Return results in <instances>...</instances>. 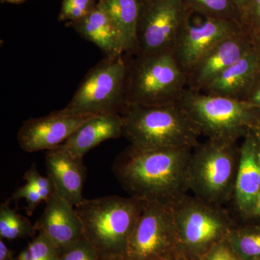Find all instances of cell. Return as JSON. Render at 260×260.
<instances>
[{"label":"cell","mask_w":260,"mask_h":260,"mask_svg":"<svg viewBox=\"0 0 260 260\" xmlns=\"http://www.w3.org/2000/svg\"><path fill=\"white\" fill-rule=\"evenodd\" d=\"M13 260H60V251L44 234L39 232Z\"/></svg>","instance_id":"cb8c5ba5"},{"label":"cell","mask_w":260,"mask_h":260,"mask_svg":"<svg viewBox=\"0 0 260 260\" xmlns=\"http://www.w3.org/2000/svg\"><path fill=\"white\" fill-rule=\"evenodd\" d=\"M242 22L247 30L260 28V0H251L243 13Z\"/></svg>","instance_id":"f546056e"},{"label":"cell","mask_w":260,"mask_h":260,"mask_svg":"<svg viewBox=\"0 0 260 260\" xmlns=\"http://www.w3.org/2000/svg\"><path fill=\"white\" fill-rule=\"evenodd\" d=\"M170 260H199L195 258L194 256L186 253V251L182 250L180 248H178L176 252L174 253L172 259Z\"/></svg>","instance_id":"836d02e7"},{"label":"cell","mask_w":260,"mask_h":260,"mask_svg":"<svg viewBox=\"0 0 260 260\" xmlns=\"http://www.w3.org/2000/svg\"><path fill=\"white\" fill-rule=\"evenodd\" d=\"M181 2L188 13L242 23V15L233 0H181Z\"/></svg>","instance_id":"7402d4cb"},{"label":"cell","mask_w":260,"mask_h":260,"mask_svg":"<svg viewBox=\"0 0 260 260\" xmlns=\"http://www.w3.org/2000/svg\"><path fill=\"white\" fill-rule=\"evenodd\" d=\"M116 260H124V259H116Z\"/></svg>","instance_id":"ab89813d"},{"label":"cell","mask_w":260,"mask_h":260,"mask_svg":"<svg viewBox=\"0 0 260 260\" xmlns=\"http://www.w3.org/2000/svg\"><path fill=\"white\" fill-rule=\"evenodd\" d=\"M23 179L26 182L35 186L40 191L44 202H47L51 195L55 192L54 185L49 177H43L38 170L35 164H32L28 170L24 174Z\"/></svg>","instance_id":"4316f807"},{"label":"cell","mask_w":260,"mask_h":260,"mask_svg":"<svg viewBox=\"0 0 260 260\" xmlns=\"http://www.w3.org/2000/svg\"><path fill=\"white\" fill-rule=\"evenodd\" d=\"M90 117L70 115L60 110L28 119L19 129L17 136L19 146L26 153L55 148L63 144Z\"/></svg>","instance_id":"7c38bea8"},{"label":"cell","mask_w":260,"mask_h":260,"mask_svg":"<svg viewBox=\"0 0 260 260\" xmlns=\"http://www.w3.org/2000/svg\"><path fill=\"white\" fill-rule=\"evenodd\" d=\"M199 260H242L237 254L229 239L219 242Z\"/></svg>","instance_id":"f1b7e54d"},{"label":"cell","mask_w":260,"mask_h":260,"mask_svg":"<svg viewBox=\"0 0 260 260\" xmlns=\"http://www.w3.org/2000/svg\"><path fill=\"white\" fill-rule=\"evenodd\" d=\"M47 177L56 194L73 206L80 204L86 177L83 158L75 156L62 145L48 150L45 157Z\"/></svg>","instance_id":"5bb4252c"},{"label":"cell","mask_w":260,"mask_h":260,"mask_svg":"<svg viewBox=\"0 0 260 260\" xmlns=\"http://www.w3.org/2000/svg\"><path fill=\"white\" fill-rule=\"evenodd\" d=\"M192 149H139L130 145L112 170L130 196L172 205L189 191L187 170Z\"/></svg>","instance_id":"6da1fadb"},{"label":"cell","mask_w":260,"mask_h":260,"mask_svg":"<svg viewBox=\"0 0 260 260\" xmlns=\"http://www.w3.org/2000/svg\"><path fill=\"white\" fill-rule=\"evenodd\" d=\"M196 15L198 16L194 18V15L186 11L185 18L172 51L186 74L219 42L246 29L239 22Z\"/></svg>","instance_id":"8fae6325"},{"label":"cell","mask_w":260,"mask_h":260,"mask_svg":"<svg viewBox=\"0 0 260 260\" xmlns=\"http://www.w3.org/2000/svg\"><path fill=\"white\" fill-rule=\"evenodd\" d=\"M121 135L123 128L121 115L93 116L61 145L75 156L83 158L85 154L103 142L117 139Z\"/></svg>","instance_id":"d6986e66"},{"label":"cell","mask_w":260,"mask_h":260,"mask_svg":"<svg viewBox=\"0 0 260 260\" xmlns=\"http://www.w3.org/2000/svg\"><path fill=\"white\" fill-rule=\"evenodd\" d=\"M98 0H62L59 21L73 23L85 18L97 6Z\"/></svg>","instance_id":"d4e9b609"},{"label":"cell","mask_w":260,"mask_h":260,"mask_svg":"<svg viewBox=\"0 0 260 260\" xmlns=\"http://www.w3.org/2000/svg\"><path fill=\"white\" fill-rule=\"evenodd\" d=\"M24 199L27 203L26 212L28 215H32L36 208L44 202V198L40 191L35 186L26 182L23 186H20L12 194L11 200H19Z\"/></svg>","instance_id":"83f0119b"},{"label":"cell","mask_w":260,"mask_h":260,"mask_svg":"<svg viewBox=\"0 0 260 260\" xmlns=\"http://www.w3.org/2000/svg\"><path fill=\"white\" fill-rule=\"evenodd\" d=\"M242 260H260V223L237 225L227 238Z\"/></svg>","instance_id":"44dd1931"},{"label":"cell","mask_w":260,"mask_h":260,"mask_svg":"<svg viewBox=\"0 0 260 260\" xmlns=\"http://www.w3.org/2000/svg\"><path fill=\"white\" fill-rule=\"evenodd\" d=\"M240 158L237 143L208 140L192 149L187 170L189 191L210 204L234 198Z\"/></svg>","instance_id":"8992f818"},{"label":"cell","mask_w":260,"mask_h":260,"mask_svg":"<svg viewBox=\"0 0 260 260\" xmlns=\"http://www.w3.org/2000/svg\"><path fill=\"white\" fill-rule=\"evenodd\" d=\"M125 55L106 57L89 70L61 112L73 116L119 114L126 102Z\"/></svg>","instance_id":"52a82bcc"},{"label":"cell","mask_w":260,"mask_h":260,"mask_svg":"<svg viewBox=\"0 0 260 260\" xmlns=\"http://www.w3.org/2000/svg\"><path fill=\"white\" fill-rule=\"evenodd\" d=\"M142 1H148V0H142Z\"/></svg>","instance_id":"f35d334b"},{"label":"cell","mask_w":260,"mask_h":260,"mask_svg":"<svg viewBox=\"0 0 260 260\" xmlns=\"http://www.w3.org/2000/svg\"><path fill=\"white\" fill-rule=\"evenodd\" d=\"M260 193V162L254 132L244 138L240 148L234 199L236 210L244 219L254 218V209Z\"/></svg>","instance_id":"2e32d148"},{"label":"cell","mask_w":260,"mask_h":260,"mask_svg":"<svg viewBox=\"0 0 260 260\" xmlns=\"http://www.w3.org/2000/svg\"><path fill=\"white\" fill-rule=\"evenodd\" d=\"M254 133H255L256 140H257L258 158H259V160L260 162V129L256 130V131L254 132Z\"/></svg>","instance_id":"8d00e7d4"},{"label":"cell","mask_w":260,"mask_h":260,"mask_svg":"<svg viewBox=\"0 0 260 260\" xmlns=\"http://www.w3.org/2000/svg\"><path fill=\"white\" fill-rule=\"evenodd\" d=\"M250 35L251 44L254 50L260 56V28L256 30H248Z\"/></svg>","instance_id":"d6a6232c"},{"label":"cell","mask_w":260,"mask_h":260,"mask_svg":"<svg viewBox=\"0 0 260 260\" xmlns=\"http://www.w3.org/2000/svg\"><path fill=\"white\" fill-rule=\"evenodd\" d=\"M123 135L139 149L194 148L202 135L179 103L127 104L121 114Z\"/></svg>","instance_id":"3957f363"},{"label":"cell","mask_w":260,"mask_h":260,"mask_svg":"<svg viewBox=\"0 0 260 260\" xmlns=\"http://www.w3.org/2000/svg\"><path fill=\"white\" fill-rule=\"evenodd\" d=\"M250 35L246 29L226 38L208 51L186 74L187 89L201 91L251 48Z\"/></svg>","instance_id":"4fadbf2b"},{"label":"cell","mask_w":260,"mask_h":260,"mask_svg":"<svg viewBox=\"0 0 260 260\" xmlns=\"http://www.w3.org/2000/svg\"><path fill=\"white\" fill-rule=\"evenodd\" d=\"M185 16L181 0L142 1L135 53L153 54L172 51Z\"/></svg>","instance_id":"30bf717a"},{"label":"cell","mask_w":260,"mask_h":260,"mask_svg":"<svg viewBox=\"0 0 260 260\" xmlns=\"http://www.w3.org/2000/svg\"><path fill=\"white\" fill-rule=\"evenodd\" d=\"M241 100L255 109L260 115V72Z\"/></svg>","instance_id":"4dcf8cb0"},{"label":"cell","mask_w":260,"mask_h":260,"mask_svg":"<svg viewBox=\"0 0 260 260\" xmlns=\"http://www.w3.org/2000/svg\"><path fill=\"white\" fill-rule=\"evenodd\" d=\"M79 35L93 43L107 57L125 55V42L114 23L99 6L85 18L69 23Z\"/></svg>","instance_id":"ac0fdd59"},{"label":"cell","mask_w":260,"mask_h":260,"mask_svg":"<svg viewBox=\"0 0 260 260\" xmlns=\"http://www.w3.org/2000/svg\"><path fill=\"white\" fill-rule=\"evenodd\" d=\"M35 225L60 252L84 237L83 223L75 207L56 192L46 202L45 209Z\"/></svg>","instance_id":"9a60e30c"},{"label":"cell","mask_w":260,"mask_h":260,"mask_svg":"<svg viewBox=\"0 0 260 260\" xmlns=\"http://www.w3.org/2000/svg\"><path fill=\"white\" fill-rule=\"evenodd\" d=\"M178 103L208 140L237 143L260 129L259 113L240 99L186 89Z\"/></svg>","instance_id":"277c9868"},{"label":"cell","mask_w":260,"mask_h":260,"mask_svg":"<svg viewBox=\"0 0 260 260\" xmlns=\"http://www.w3.org/2000/svg\"><path fill=\"white\" fill-rule=\"evenodd\" d=\"M60 260H103L95 248L82 237L60 252Z\"/></svg>","instance_id":"484cf974"},{"label":"cell","mask_w":260,"mask_h":260,"mask_svg":"<svg viewBox=\"0 0 260 260\" xmlns=\"http://www.w3.org/2000/svg\"><path fill=\"white\" fill-rule=\"evenodd\" d=\"M148 202L130 196L84 199L75 207L84 237L103 260L124 259L130 237Z\"/></svg>","instance_id":"7a4b0ae2"},{"label":"cell","mask_w":260,"mask_h":260,"mask_svg":"<svg viewBox=\"0 0 260 260\" xmlns=\"http://www.w3.org/2000/svg\"><path fill=\"white\" fill-rule=\"evenodd\" d=\"M1 1L12 3V4H22V3H25L26 0H1Z\"/></svg>","instance_id":"74e56055"},{"label":"cell","mask_w":260,"mask_h":260,"mask_svg":"<svg viewBox=\"0 0 260 260\" xmlns=\"http://www.w3.org/2000/svg\"><path fill=\"white\" fill-rule=\"evenodd\" d=\"M131 54L132 59L125 54L127 104L162 106L179 102L187 89V76L172 51Z\"/></svg>","instance_id":"5b68a950"},{"label":"cell","mask_w":260,"mask_h":260,"mask_svg":"<svg viewBox=\"0 0 260 260\" xmlns=\"http://www.w3.org/2000/svg\"><path fill=\"white\" fill-rule=\"evenodd\" d=\"M28 218L17 213L9 203L0 205V237L2 239L16 240L34 237L37 232Z\"/></svg>","instance_id":"603a6c76"},{"label":"cell","mask_w":260,"mask_h":260,"mask_svg":"<svg viewBox=\"0 0 260 260\" xmlns=\"http://www.w3.org/2000/svg\"><path fill=\"white\" fill-rule=\"evenodd\" d=\"M13 251L8 247L3 239H0V260H13Z\"/></svg>","instance_id":"1f68e13d"},{"label":"cell","mask_w":260,"mask_h":260,"mask_svg":"<svg viewBox=\"0 0 260 260\" xmlns=\"http://www.w3.org/2000/svg\"><path fill=\"white\" fill-rule=\"evenodd\" d=\"M235 3L236 5L240 11L241 15H243L246 8L249 6V3H251V0H233Z\"/></svg>","instance_id":"e575fe53"},{"label":"cell","mask_w":260,"mask_h":260,"mask_svg":"<svg viewBox=\"0 0 260 260\" xmlns=\"http://www.w3.org/2000/svg\"><path fill=\"white\" fill-rule=\"evenodd\" d=\"M254 218L259 219L260 221V193L256 199L255 206H254Z\"/></svg>","instance_id":"d590c367"},{"label":"cell","mask_w":260,"mask_h":260,"mask_svg":"<svg viewBox=\"0 0 260 260\" xmlns=\"http://www.w3.org/2000/svg\"><path fill=\"white\" fill-rule=\"evenodd\" d=\"M97 5L120 32L125 42L126 54L135 53L142 0H98Z\"/></svg>","instance_id":"ffe728a7"},{"label":"cell","mask_w":260,"mask_h":260,"mask_svg":"<svg viewBox=\"0 0 260 260\" xmlns=\"http://www.w3.org/2000/svg\"><path fill=\"white\" fill-rule=\"evenodd\" d=\"M179 248L171 205L148 202L130 237L124 260H170Z\"/></svg>","instance_id":"9c48e42d"},{"label":"cell","mask_w":260,"mask_h":260,"mask_svg":"<svg viewBox=\"0 0 260 260\" xmlns=\"http://www.w3.org/2000/svg\"><path fill=\"white\" fill-rule=\"evenodd\" d=\"M171 206L179 248L198 259L227 239L237 225L223 207L195 196L184 195Z\"/></svg>","instance_id":"ba28073f"},{"label":"cell","mask_w":260,"mask_h":260,"mask_svg":"<svg viewBox=\"0 0 260 260\" xmlns=\"http://www.w3.org/2000/svg\"><path fill=\"white\" fill-rule=\"evenodd\" d=\"M259 72L260 56L252 47L200 92L241 100Z\"/></svg>","instance_id":"e0dca14e"}]
</instances>
